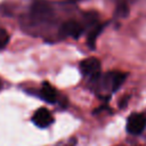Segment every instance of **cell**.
<instances>
[{
  "instance_id": "1",
  "label": "cell",
  "mask_w": 146,
  "mask_h": 146,
  "mask_svg": "<svg viewBox=\"0 0 146 146\" xmlns=\"http://www.w3.org/2000/svg\"><path fill=\"white\" fill-rule=\"evenodd\" d=\"M127 79V73L124 72H108L100 80V89L107 92H115Z\"/></svg>"
},
{
  "instance_id": "2",
  "label": "cell",
  "mask_w": 146,
  "mask_h": 146,
  "mask_svg": "<svg viewBox=\"0 0 146 146\" xmlns=\"http://www.w3.org/2000/svg\"><path fill=\"white\" fill-rule=\"evenodd\" d=\"M52 7L44 0H36L31 7V17L35 22H49L52 18Z\"/></svg>"
},
{
  "instance_id": "3",
  "label": "cell",
  "mask_w": 146,
  "mask_h": 146,
  "mask_svg": "<svg viewBox=\"0 0 146 146\" xmlns=\"http://www.w3.org/2000/svg\"><path fill=\"white\" fill-rule=\"evenodd\" d=\"M80 71L83 75L89 76L90 80H97L100 76V62L96 57L84 58L80 63Z\"/></svg>"
},
{
  "instance_id": "4",
  "label": "cell",
  "mask_w": 146,
  "mask_h": 146,
  "mask_svg": "<svg viewBox=\"0 0 146 146\" xmlns=\"http://www.w3.org/2000/svg\"><path fill=\"white\" fill-rule=\"evenodd\" d=\"M146 127V116L141 113H132L127 120V131L132 136L140 135Z\"/></svg>"
},
{
  "instance_id": "5",
  "label": "cell",
  "mask_w": 146,
  "mask_h": 146,
  "mask_svg": "<svg viewBox=\"0 0 146 146\" xmlns=\"http://www.w3.org/2000/svg\"><path fill=\"white\" fill-rule=\"evenodd\" d=\"M82 32H83V26L79 22L73 21V19H68L64 22L59 27V34L63 38L72 36V38L78 39Z\"/></svg>"
},
{
  "instance_id": "6",
  "label": "cell",
  "mask_w": 146,
  "mask_h": 146,
  "mask_svg": "<svg viewBox=\"0 0 146 146\" xmlns=\"http://www.w3.org/2000/svg\"><path fill=\"white\" fill-rule=\"evenodd\" d=\"M32 122L38 127V128H47L54 122L52 114L44 107H40L36 110L32 116Z\"/></svg>"
},
{
  "instance_id": "7",
  "label": "cell",
  "mask_w": 146,
  "mask_h": 146,
  "mask_svg": "<svg viewBox=\"0 0 146 146\" xmlns=\"http://www.w3.org/2000/svg\"><path fill=\"white\" fill-rule=\"evenodd\" d=\"M40 97L50 104H54L57 102V90L48 82H43L42 87L40 89Z\"/></svg>"
},
{
  "instance_id": "8",
  "label": "cell",
  "mask_w": 146,
  "mask_h": 146,
  "mask_svg": "<svg viewBox=\"0 0 146 146\" xmlns=\"http://www.w3.org/2000/svg\"><path fill=\"white\" fill-rule=\"evenodd\" d=\"M103 27H104V25H97L94 29H91V31H90V33L88 34V38H87V41H88V44H89L90 48H95L96 39L99 35V33L102 32Z\"/></svg>"
},
{
  "instance_id": "9",
  "label": "cell",
  "mask_w": 146,
  "mask_h": 146,
  "mask_svg": "<svg viewBox=\"0 0 146 146\" xmlns=\"http://www.w3.org/2000/svg\"><path fill=\"white\" fill-rule=\"evenodd\" d=\"M115 14L119 16V17H125L128 14H129V7H128V3L124 2V1H120L116 6V11Z\"/></svg>"
},
{
  "instance_id": "10",
  "label": "cell",
  "mask_w": 146,
  "mask_h": 146,
  "mask_svg": "<svg viewBox=\"0 0 146 146\" xmlns=\"http://www.w3.org/2000/svg\"><path fill=\"white\" fill-rule=\"evenodd\" d=\"M9 42V34L5 29H0V49H3Z\"/></svg>"
},
{
  "instance_id": "11",
  "label": "cell",
  "mask_w": 146,
  "mask_h": 146,
  "mask_svg": "<svg viewBox=\"0 0 146 146\" xmlns=\"http://www.w3.org/2000/svg\"><path fill=\"white\" fill-rule=\"evenodd\" d=\"M71 1H81V0H71Z\"/></svg>"
}]
</instances>
